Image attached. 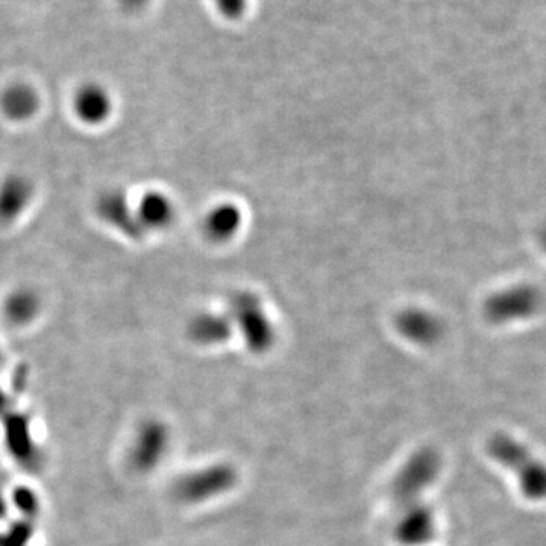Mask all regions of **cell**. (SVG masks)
I'll return each mask as SVG.
<instances>
[{
  "label": "cell",
  "mask_w": 546,
  "mask_h": 546,
  "mask_svg": "<svg viewBox=\"0 0 546 546\" xmlns=\"http://www.w3.org/2000/svg\"><path fill=\"white\" fill-rule=\"evenodd\" d=\"M108 105L105 91L95 85L82 88L76 96V108L85 120H101L108 113Z\"/></svg>",
  "instance_id": "7"
},
{
  "label": "cell",
  "mask_w": 546,
  "mask_h": 546,
  "mask_svg": "<svg viewBox=\"0 0 546 546\" xmlns=\"http://www.w3.org/2000/svg\"><path fill=\"white\" fill-rule=\"evenodd\" d=\"M226 314L230 316L233 325L242 331L249 348L266 351L272 345L273 327L257 295L249 292L234 293Z\"/></svg>",
  "instance_id": "2"
},
{
  "label": "cell",
  "mask_w": 546,
  "mask_h": 546,
  "mask_svg": "<svg viewBox=\"0 0 546 546\" xmlns=\"http://www.w3.org/2000/svg\"><path fill=\"white\" fill-rule=\"evenodd\" d=\"M540 243H542L543 249L546 252V230L543 231L542 236H540Z\"/></svg>",
  "instance_id": "12"
},
{
  "label": "cell",
  "mask_w": 546,
  "mask_h": 546,
  "mask_svg": "<svg viewBox=\"0 0 546 546\" xmlns=\"http://www.w3.org/2000/svg\"><path fill=\"white\" fill-rule=\"evenodd\" d=\"M233 330L228 314H202L193 322V336L205 343L223 342Z\"/></svg>",
  "instance_id": "6"
},
{
  "label": "cell",
  "mask_w": 546,
  "mask_h": 546,
  "mask_svg": "<svg viewBox=\"0 0 546 546\" xmlns=\"http://www.w3.org/2000/svg\"><path fill=\"white\" fill-rule=\"evenodd\" d=\"M35 105L34 93L28 87H11L5 93L4 107L10 111L13 116H26L32 111Z\"/></svg>",
  "instance_id": "9"
},
{
  "label": "cell",
  "mask_w": 546,
  "mask_h": 546,
  "mask_svg": "<svg viewBox=\"0 0 546 546\" xmlns=\"http://www.w3.org/2000/svg\"><path fill=\"white\" fill-rule=\"evenodd\" d=\"M146 2L148 0H120V4L128 11L140 10V8L145 7Z\"/></svg>",
  "instance_id": "11"
},
{
  "label": "cell",
  "mask_w": 546,
  "mask_h": 546,
  "mask_svg": "<svg viewBox=\"0 0 546 546\" xmlns=\"http://www.w3.org/2000/svg\"><path fill=\"white\" fill-rule=\"evenodd\" d=\"M217 8L228 19H239L245 13L248 0H214Z\"/></svg>",
  "instance_id": "10"
},
{
  "label": "cell",
  "mask_w": 546,
  "mask_h": 546,
  "mask_svg": "<svg viewBox=\"0 0 546 546\" xmlns=\"http://www.w3.org/2000/svg\"><path fill=\"white\" fill-rule=\"evenodd\" d=\"M490 457L510 472L522 498L530 503L546 501V460L519 437L496 433L487 445Z\"/></svg>",
  "instance_id": "1"
},
{
  "label": "cell",
  "mask_w": 546,
  "mask_h": 546,
  "mask_svg": "<svg viewBox=\"0 0 546 546\" xmlns=\"http://www.w3.org/2000/svg\"><path fill=\"white\" fill-rule=\"evenodd\" d=\"M242 225V213L236 205H220L208 214L205 231L216 242L236 236Z\"/></svg>",
  "instance_id": "5"
},
{
  "label": "cell",
  "mask_w": 546,
  "mask_h": 546,
  "mask_svg": "<svg viewBox=\"0 0 546 546\" xmlns=\"http://www.w3.org/2000/svg\"><path fill=\"white\" fill-rule=\"evenodd\" d=\"M173 208L172 204L167 201L164 196L154 195L145 199L143 204V217L148 220L151 225L164 226L172 220Z\"/></svg>",
  "instance_id": "8"
},
{
  "label": "cell",
  "mask_w": 546,
  "mask_h": 546,
  "mask_svg": "<svg viewBox=\"0 0 546 546\" xmlns=\"http://www.w3.org/2000/svg\"><path fill=\"white\" fill-rule=\"evenodd\" d=\"M542 296L531 286H513L487 299L484 314L493 324H512L530 319L539 311Z\"/></svg>",
  "instance_id": "3"
},
{
  "label": "cell",
  "mask_w": 546,
  "mask_h": 546,
  "mask_svg": "<svg viewBox=\"0 0 546 546\" xmlns=\"http://www.w3.org/2000/svg\"><path fill=\"white\" fill-rule=\"evenodd\" d=\"M396 327L402 336L421 345L436 342L443 330L439 317L422 308H408L402 311L396 319Z\"/></svg>",
  "instance_id": "4"
}]
</instances>
